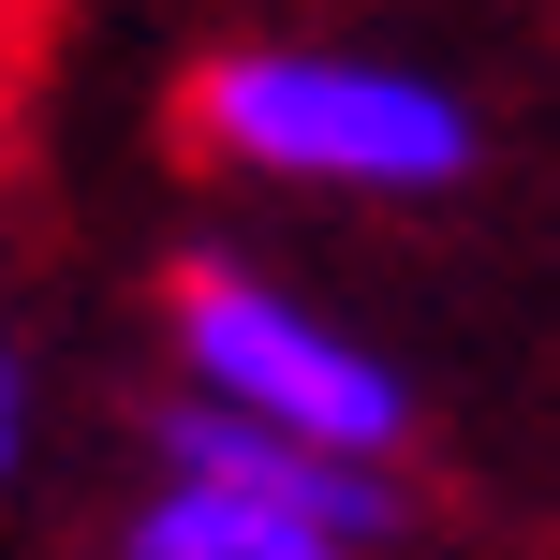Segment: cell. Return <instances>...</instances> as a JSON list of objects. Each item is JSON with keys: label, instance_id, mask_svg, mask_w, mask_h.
Returning <instances> with one entry per match:
<instances>
[{"label": "cell", "instance_id": "cell-1", "mask_svg": "<svg viewBox=\"0 0 560 560\" xmlns=\"http://www.w3.org/2000/svg\"><path fill=\"white\" fill-rule=\"evenodd\" d=\"M192 148L295 177V192L413 207V192L472 177V104L413 59H369V45H222L192 74Z\"/></svg>", "mask_w": 560, "mask_h": 560}, {"label": "cell", "instance_id": "cell-2", "mask_svg": "<svg viewBox=\"0 0 560 560\" xmlns=\"http://www.w3.org/2000/svg\"><path fill=\"white\" fill-rule=\"evenodd\" d=\"M163 339H177V398L252 413V428H280V443H310V457L384 472V457L413 443V384H398L339 310H310L295 280H266V266H177Z\"/></svg>", "mask_w": 560, "mask_h": 560}, {"label": "cell", "instance_id": "cell-3", "mask_svg": "<svg viewBox=\"0 0 560 560\" xmlns=\"http://www.w3.org/2000/svg\"><path fill=\"white\" fill-rule=\"evenodd\" d=\"M163 472H207V487H252V502H295V516H325L339 546H384V532H398V472L310 457V443H280V428H252V413H207V398H177V413H163Z\"/></svg>", "mask_w": 560, "mask_h": 560}, {"label": "cell", "instance_id": "cell-4", "mask_svg": "<svg viewBox=\"0 0 560 560\" xmlns=\"http://www.w3.org/2000/svg\"><path fill=\"white\" fill-rule=\"evenodd\" d=\"M104 560H369V546H339L325 516H295V502H252V487L163 472L133 516H118V546H104Z\"/></svg>", "mask_w": 560, "mask_h": 560}, {"label": "cell", "instance_id": "cell-5", "mask_svg": "<svg viewBox=\"0 0 560 560\" xmlns=\"http://www.w3.org/2000/svg\"><path fill=\"white\" fill-rule=\"evenodd\" d=\"M15 443H30V369H15V325H0V487H15Z\"/></svg>", "mask_w": 560, "mask_h": 560}, {"label": "cell", "instance_id": "cell-6", "mask_svg": "<svg viewBox=\"0 0 560 560\" xmlns=\"http://www.w3.org/2000/svg\"><path fill=\"white\" fill-rule=\"evenodd\" d=\"M0 15H30V0H0Z\"/></svg>", "mask_w": 560, "mask_h": 560}]
</instances>
